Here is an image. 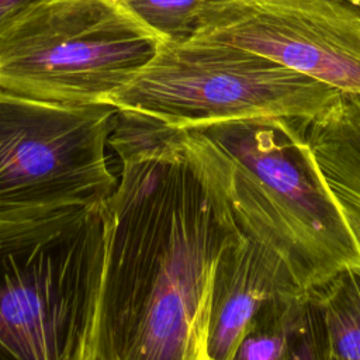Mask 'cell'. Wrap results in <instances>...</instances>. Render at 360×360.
Wrapping results in <instances>:
<instances>
[{"label":"cell","instance_id":"cell-10","mask_svg":"<svg viewBox=\"0 0 360 360\" xmlns=\"http://www.w3.org/2000/svg\"><path fill=\"white\" fill-rule=\"evenodd\" d=\"M233 360H326L323 332L309 292L267 305L246 330Z\"/></svg>","mask_w":360,"mask_h":360},{"label":"cell","instance_id":"cell-12","mask_svg":"<svg viewBox=\"0 0 360 360\" xmlns=\"http://www.w3.org/2000/svg\"><path fill=\"white\" fill-rule=\"evenodd\" d=\"M163 41L190 39L207 0H120Z\"/></svg>","mask_w":360,"mask_h":360},{"label":"cell","instance_id":"cell-11","mask_svg":"<svg viewBox=\"0 0 360 360\" xmlns=\"http://www.w3.org/2000/svg\"><path fill=\"white\" fill-rule=\"evenodd\" d=\"M325 339L326 360H360V267L309 292Z\"/></svg>","mask_w":360,"mask_h":360},{"label":"cell","instance_id":"cell-7","mask_svg":"<svg viewBox=\"0 0 360 360\" xmlns=\"http://www.w3.org/2000/svg\"><path fill=\"white\" fill-rule=\"evenodd\" d=\"M191 38L250 51L360 94V6L350 0H207Z\"/></svg>","mask_w":360,"mask_h":360},{"label":"cell","instance_id":"cell-1","mask_svg":"<svg viewBox=\"0 0 360 360\" xmlns=\"http://www.w3.org/2000/svg\"><path fill=\"white\" fill-rule=\"evenodd\" d=\"M120 177L104 211L96 360H208L212 283L243 236L208 141L117 110Z\"/></svg>","mask_w":360,"mask_h":360},{"label":"cell","instance_id":"cell-2","mask_svg":"<svg viewBox=\"0 0 360 360\" xmlns=\"http://www.w3.org/2000/svg\"><path fill=\"white\" fill-rule=\"evenodd\" d=\"M210 143L233 218L311 292L360 267V245L287 118L193 127Z\"/></svg>","mask_w":360,"mask_h":360},{"label":"cell","instance_id":"cell-4","mask_svg":"<svg viewBox=\"0 0 360 360\" xmlns=\"http://www.w3.org/2000/svg\"><path fill=\"white\" fill-rule=\"evenodd\" d=\"M163 42L120 0H41L0 32V89L108 104Z\"/></svg>","mask_w":360,"mask_h":360},{"label":"cell","instance_id":"cell-15","mask_svg":"<svg viewBox=\"0 0 360 360\" xmlns=\"http://www.w3.org/2000/svg\"><path fill=\"white\" fill-rule=\"evenodd\" d=\"M350 1H353V3H356V4L360 6V0H350Z\"/></svg>","mask_w":360,"mask_h":360},{"label":"cell","instance_id":"cell-5","mask_svg":"<svg viewBox=\"0 0 360 360\" xmlns=\"http://www.w3.org/2000/svg\"><path fill=\"white\" fill-rule=\"evenodd\" d=\"M339 91L266 56L190 38L165 41L108 104L177 128L239 118H305Z\"/></svg>","mask_w":360,"mask_h":360},{"label":"cell","instance_id":"cell-13","mask_svg":"<svg viewBox=\"0 0 360 360\" xmlns=\"http://www.w3.org/2000/svg\"><path fill=\"white\" fill-rule=\"evenodd\" d=\"M41 0H0V32L27 8Z\"/></svg>","mask_w":360,"mask_h":360},{"label":"cell","instance_id":"cell-14","mask_svg":"<svg viewBox=\"0 0 360 360\" xmlns=\"http://www.w3.org/2000/svg\"><path fill=\"white\" fill-rule=\"evenodd\" d=\"M342 211L345 212V215H346V218H347V221H349V224H350V226L353 229V233H354V236H356V239H357V242L360 245V215H357V214H354V212H352L349 210H345V208H342Z\"/></svg>","mask_w":360,"mask_h":360},{"label":"cell","instance_id":"cell-9","mask_svg":"<svg viewBox=\"0 0 360 360\" xmlns=\"http://www.w3.org/2000/svg\"><path fill=\"white\" fill-rule=\"evenodd\" d=\"M291 121L339 205L360 215V94L339 91L319 112Z\"/></svg>","mask_w":360,"mask_h":360},{"label":"cell","instance_id":"cell-6","mask_svg":"<svg viewBox=\"0 0 360 360\" xmlns=\"http://www.w3.org/2000/svg\"><path fill=\"white\" fill-rule=\"evenodd\" d=\"M117 108L0 89V217L104 204L117 187L107 146Z\"/></svg>","mask_w":360,"mask_h":360},{"label":"cell","instance_id":"cell-3","mask_svg":"<svg viewBox=\"0 0 360 360\" xmlns=\"http://www.w3.org/2000/svg\"><path fill=\"white\" fill-rule=\"evenodd\" d=\"M103 205L0 217V360H96Z\"/></svg>","mask_w":360,"mask_h":360},{"label":"cell","instance_id":"cell-8","mask_svg":"<svg viewBox=\"0 0 360 360\" xmlns=\"http://www.w3.org/2000/svg\"><path fill=\"white\" fill-rule=\"evenodd\" d=\"M304 291L266 245L242 236L221 256L212 283L207 356L233 360L255 318L271 302Z\"/></svg>","mask_w":360,"mask_h":360}]
</instances>
